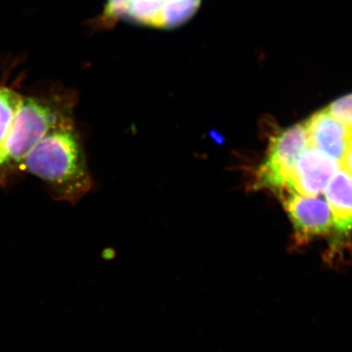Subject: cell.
Masks as SVG:
<instances>
[{
    "label": "cell",
    "instance_id": "cell-1",
    "mask_svg": "<svg viewBox=\"0 0 352 352\" xmlns=\"http://www.w3.org/2000/svg\"><path fill=\"white\" fill-rule=\"evenodd\" d=\"M20 171L43 180L53 195L78 203L92 187L87 157L73 120L48 132L21 164Z\"/></svg>",
    "mask_w": 352,
    "mask_h": 352
},
{
    "label": "cell",
    "instance_id": "cell-2",
    "mask_svg": "<svg viewBox=\"0 0 352 352\" xmlns=\"http://www.w3.org/2000/svg\"><path fill=\"white\" fill-rule=\"evenodd\" d=\"M69 120H73L71 101L23 96L0 147V175L19 170L21 164L32 148L48 132Z\"/></svg>",
    "mask_w": 352,
    "mask_h": 352
},
{
    "label": "cell",
    "instance_id": "cell-3",
    "mask_svg": "<svg viewBox=\"0 0 352 352\" xmlns=\"http://www.w3.org/2000/svg\"><path fill=\"white\" fill-rule=\"evenodd\" d=\"M309 146L307 127L295 124L271 138L266 157L256 173L254 186L282 195L288 188L289 173L298 157Z\"/></svg>",
    "mask_w": 352,
    "mask_h": 352
},
{
    "label": "cell",
    "instance_id": "cell-4",
    "mask_svg": "<svg viewBox=\"0 0 352 352\" xmlns=\"http://www.w3.org/2000/svg\"><path fill=\"white\" fill-rule=\"evenodd\" d=\"M201 0H108L104 17L134 24L173 29L191 19Z\"/></svg>",
    "mask_w": 352,
    "mask_h": 352
},
{
    "label": "cell",
    "instance_id": "cell-5",
    "mask_svg": "<svg viewBox=\"0 0 352 352\" xmlns=\"http://www.w3.org/2000/svg\"><path fill=\"white\" fill-rule=\"evenodd\" d=\"M281 196L298 243L324 235L332 228V212L325 199L296 193H284Z\"/></svg>",
    "mask_w": 352,
    "mask_h": 352
},
{
    "label": "cell",
    "instance_id": "cell-6",
    "mask_svg": "<svg viewBox=\"0 0 352 352\" xmlns=\"http://www.w3.org/2000/svg\"><path fill=\"white\" fill-rule=\"evenodd\" d=\"M339 168V162L308 146L289 173L288 188L285 193L319 196L325 191Z\"/></svg>",
    "mask_w": 352,
    "mask_h": 352
},
{
    "label": "cell",
    "instance_id": "cell-7",
    "mask_svg": "<svg viewBox=\"0 0 352 352\" xmlns=\"http://www.w3.org/2000/svg\"><path fill=\"white\" fill-rule=\"evenodd\" d=\"M310 147L323 152L336 161H342L352 143V132L329 113L322 110L305 122Z\"/></svg>",
    "mask_w": 352,
    "mask_h": 352
},
{
    "label": "cell",
    "instance_id": "cell-8",
    "mask_svg": "<svg viewBox=\"0 0 352 352\" xmlns=\"http://www.w3.org/2000/svg\"><path fill=\"white\" fill-rule=\"evenodd\" d=\"M333 217V227L342 235L352 230V176L339 168L325 189Z\"/></svg>",
    "mask_w": 352,
    "mask_h": 352
},
{
    "label": "cell",
    "instance_id": "cell-9",
    "mask_svg": "<svg viewBox=\"0 0 352 352\" xmlns=\"http://www.w3.org/2000/svg\"><path fill=\"white\" fill-rule=\"evenodd\" d=\"M22 97L12 88L0 87V147L6 140Z\"/></svg>",
    "mask_w": 352,
    "mask_h": 352
},
{
    "label": "cell",
    "instance_id": "cell-10",
    "mask_svg": "<svg viewBox=\"0 0 352 352\" xmlns=\"http://www.w3.org/2000/svg\"><path fill=\"white\" fill-rule=\"evenodd\" d=\"M326 110L352 132V94L333 101Z\"/></svg>",
    "mask_w": 352,
    "mask_h": 352
},
{
    "label": "cell",
    "instance_id": "cell-11",
    "mask_svg": "<svg viewBox=\"0 0 352 352\" xmlns=\"http://www.w3.org/2000/svg\"><path fill=\"white\" fill-rule=\"evenodd\" d=\"M340 168L346 170L349 175L352 176V143L346 150V154L340 162Z\"/></svg>",
    "mask_w": 352,
    "mask_h": 352
}]
</instances>
